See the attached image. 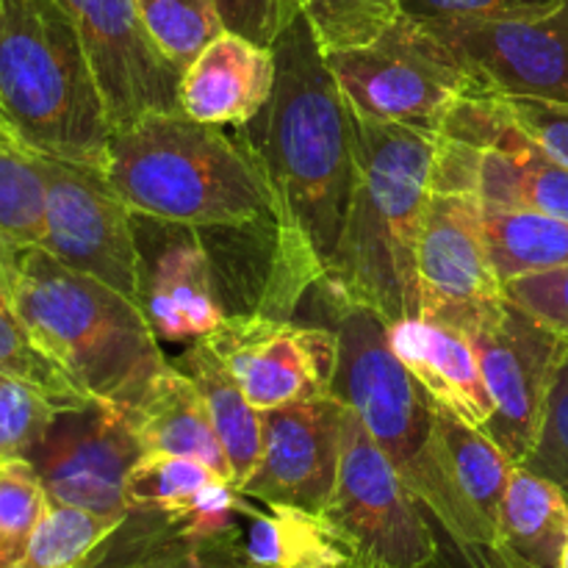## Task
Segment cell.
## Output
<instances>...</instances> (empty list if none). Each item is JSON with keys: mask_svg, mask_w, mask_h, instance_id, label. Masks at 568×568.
Masks as SVG:
<instances>
[{"mask_svg": "<svg viewBox=\"0 0 568 568\" xmlns=\"http://www.w3.org/2000/svg\"><path fill=\"white\" fill-rule=\"evenodd\" d=\"M275 89L239 142L261 166L275 214L270 281L255 314L292 320L336 264L355 192V114L300 14L272 44Z\"/></svg>", "mask_w": 568, "mask_h": 568, "instance_id": "1", "label": "cell"}, {"mask_svg": "<svg viewBox=\"0 0 568 568\" xmlns=\"http://www.w3.org/2000/svg\"><path fill=\"white\" fill-rule=\"evenodd\" d=\"M333 314L338 358L331 394L358 416L422 508L436 516L469 564L497 568L491 536L466 508L449 477L438 438V408L394 355L388 322L377 311L355 303H336Z\"/></svg>", "mask_w": 568, "mask_h": 568, "instance_id": "2", "label": "cell"}, {"mask_svg": "<svg viewBox=\"0 0 568 568\" xmlns=\"http://www.w3.org/2000/svg\"><path fill=\"white\" fill-rule=\"evenodd\" d=\"M438 136L355 116V192L333 272V303L377 311L388 325L419 316L416 239L430 200Z\"/></svg>", "mask_w": 568, "mask_h": 568, "instance_id": "3", "label": "cell"}, {"mask_svg": "<svg viewBox=\"0 0 568 568\" xmlns=\"http://www.w3.org/2000/svg\"><path fill=\"white\" fill-rule=\"evenodd\" d=\"M17 314L87 397L133 410L172 364L131 297L61 264L42 247L17 253L9 275Z\"/></svg>", "mask_w": 568, "mask_h": 568, "instance_id": "4", "label": "cell"}, {"mask_svg": "<svg viewBox=\"0 0 568 568\" xmlns=\"http://www.w3.org/2000/svg\"><path fill=\"white\" fill-rule=\"evenodd\" d=\"M105 178L133 214L200 231L275 227L270 186L247 148L183 111L111 131Z\"/></svg>", "mask_w": 568, "mask_h": 568, "instance_id": "5", "label": "cell"}, {"mask_svg": "<svg viewBox=\"0 0 568 568\" xmlns=\"http://www.w3.org/2000/svg\"><path fill=\"white\" fill-rule=\"evenodd\" d=\"M0 111L33 153L105 170L111 122L59 0H0Z\"/></svg>", "mask_w": 568, "mask_h": 568, "instance_id": "6", "label": "cell"}, {"mask_svg": "<svg viewBox=\"0 0 568 568\" xmlns=\"http://www.w3.org/2000/svg\"><path fill=\"white\" fill-rule=\"evenodd\" d=\"M327 67L361 120L438 136L449 111L480 83L442 37L399 14L375 42L327 50Z\"/></svg>", "mask_w": 568, "mask_h": 568, "instance_id": "7", "label": "cell"}, {"mask_svg": "<svg viewBox=\"0 0 568 568\" xmlns=\"http://www.w3.org/2000/svg\"><path fill=\"white\" fill-rule=\"evenodd\" d=\"M322 516L347 555L344 568H427L438 555L422 503L349 408L338 480Z\"/></svg>", "mask_w": 568, "mask_h": 568, "instance_id": "8", "label": "cell"}, {"mask_svg": "<svg viewBox=\"0 0 568 568\" xmlns=\"http://www.w3.org/2000/svg\"><path fill=\"white\" fill-rule=\"evenodd\" d=\"M469 338L494 399V416L483 430L521 466L541 430L544 408L568 338L508 297L471 327Z\"/></svg>", "mask_w": 568, "mask_h": 568, "instance_id": "9", "label": "cell"}, {"mask_svg": "<svg viewBox=\"0 0 568 568\" xmlns=\"http://www.w3.org/2000/svg\"><path fill=\"white\" fill-rule=\"evenodd\" d=\"M144 455L125 410L100 399L61 408L26 455L50 503L128 519V475Z\"/></svg>", "mask_w": 568, "mask_h": 568, "instance_id": "10", "label": "cell"}, {"mask_svg": "<svg viewBox=\"0 0 568 568\" xmlns=\"http://www.w3.org/2000/svg\"><path fill=\"white\" fill-rule=\"evenodd\" d=\"M37 161L48 183L42 250L136 303L133 211L114 192L105 170L42 153Z\"/></svg>", "mask_w": 568, "mask_h": 568, "instance_id": "11", "label": "cell"}, {"mask_svg": "<svg viewBox=\"0 0 568 568\" xmlns=\"http://www.w3.org/2000/svg\"><path fill=\"white\" fill-rule=\"evenodd\" d=\"M416 288L419 316L458 327L466 336L503 303L477 194L430 192L416 239Z\"/></svg>", "mask_w": 568, "mask_h": 568, "instance_id": "12", "label": "cell"}, {"mask_svg": "<svg viewBox=\"0 0 568 568\" xmlns=\"http://www.w3.org/2000/svg\"><path fill=\"white\" fill-rule=\"evenodd\" d=\"M81 37L111 131L181 109L183 70L144 28L133 0H59Z\"/></svg>", "mask_w": 568, "mask_h": 568, "instance_id": "13", "label": "cell"}, {"mask_svg": "<svg viewBox=\"0 0 568 568\" xmlns=\"http://www.w3.org/2000/svg\"><path fill=\"white\" fill-rule=\"evenodd\" d=\"M205 342L255 410L331 394L338 358L333 327L266 314H231Z\"/></svg>", "mask_w": 568, "mask_h": 568, "instance_id": "14", "label": "cell"}, {"mask_svg": "<svg viewBox=\"0 0 568 568\" xmlns=\"http://www.w3.org/2000/svg\"><path fill=\"white\" fill-rule=\"evenodd\" d=\"M136 305L161 344H192L225 322L214 264L200 227L133 214Z\"/></svg>", "mask_w": 568, "mask_h": 568, "instance_id": "15", "label": "cell"}, {"mask_svg": "<svg viewBox=\"0 0 568 568\" xmlns=\"http://www.w3.org/2000/svg\"><path fill=\"white\" fill-rule=\"evenodd\" d=\"M347 405L333 394L261 410V458L239 491L322 514L342 466Z\"/></svg>", "mask_w": 568, "mask_h": 568, "instance_id": "16", "label": "cell"}, {"mask_svg": "<svg viewBox=\"0 0 568 568\" xmlns=\"http://www.w3.org/2000/svg\"><path fill=\"white\" fill-rule=\"evenodd\" d=\"M469 67L483 92L568 103V0L521 22H422Z\"/></svg>", "mask_w": 568, "mask_h": 568, "instance_id": "17", "label": "cell"}, {"mask_svg": "<svg viewBox=\"0 0 568 568\" xmlns=\"http://www.w3.org/2000/svg\"><path fill=\"white\" fill-rule=\"evenodd\" d=\"M388 342L438 410L480 430L491 422L494 399L483 381L475 344L464 331L410 316L388 325Z\"/></svg>", "mask_w": 568, "mask_h": 568, "instance_id": "18", "label": "cell"}, {"mask_svg": "<svg viewBox=\"0 0 568 568\" xmlns=\"http://www.w3.org/2000/svg\"><path fill=\"white\" fill-rule=\"evenodd\" d=\"M275 53L242 33L222 31L183 70L181 109L205 125H247L272 98Z\"/></svg>", "mask_w": 568, "mask_h": 568, "instance_id": "19", "label": "cell"}, {"mask_svg": "<svg viewBox=\"0 0 568 568\" xmlns=\"http://www.w3.org/2000/svg\"><path fill=\"white\" fill-rule=\"evenodd\" d=\"M244 568H344L347 555L322 514L294 505L239 499L231 532L222 536Z\"/></svg>", "mask_w": 568, "mask_h": 568, "instance_id": "20", "label": "cell"}, {"mask_svg": "<svg viewBox=\"0 0 568 568\" xmlns=\"http://www.w3.org/2000/svg\"><path fill=\"white\" fill-rule=\"evenodd\" d=\"M568 544V499L555 483L516 466L499 503L497 568H560Z\"/></svg>", "mask_w": 568, "mask_h": 568, "instance_id": "21", "label": "cell"}, {"mask_svg": "<svg viewBox=\"0 0 568 568\" xmlns=\"http://www.w3.org/2000/svg\"><path fill=\"white\" fill-rule=\"evenodd\" d=\"M128 419L133 422L144 453L186 455L203 460L216 475L233 483L231 460L216 438L203 397L178 366L170 364L155 377L142 403L128 410Z\"/></svg>", "mask_w": 568, "mask_h": 568, "instance_id": "22", "label": "cell"}, {"mask_svg": "<svg viewBox=\"0 0 568 568\" xmlns=\"http://www.w3.org/2000/svg\"><path fill=\"white\" fill-rule=\"evenodd\" d=\"M477 197L486 205L538 211L568 222V166L549 159L514 122L505 142L483 153Z\"/></svg>", "mask_w": 568, "mask_h": 568, "instance_id": "23", "label": "cell"}, {"mask_svg": "<svg viewBox=\"0 0 568 568\" xmlns=\"http://www.w3.org/2000/svg\"><path fill=\"white\" fill-rule=\"evenodd\" d=\"M172 366H178L197 386L216 438H220L222 449L231 460L233 483H236V488H242L261 458V442H264L261 438V410L250 405L242 386L233 381L227 366L222 364V358L205 338L189 344L172 361Z\"/></svg>", "mask_w": 568, "mask_h": 568, "instance_id": "24", "label": "cell"}, {"mask_svg": "<svg viewBox=\"0 0 568 568\" xmlns=\"http://www.w3.org/2000/svg\"><path fill=\"white\" fill-rule=\"evenodd\" d=\"M438 438H442L449 477L460 499L494 544L499 503H503L516 464L488 438L486 430L447 416L444 410H438Z\"/></svg>", "mask_w": 568, "mask_h": 568, "instance_id": "25", "label": "cell"}, {"mask_svg": "<svg viewBox=\"0 0 568 568\" xmlns=\"http://www.w3.org/2000/svg\"><path fill=\"white\" fill-rule=\"evenodd\" d=\"M483 231L503 286L568 264V222L558 216L483 203Z\"/></svg>", "mask_w": 568, "mask_h": 568, "instance_id": "26", "label": "cell"}, {"mask_svg": "<svg viewBox=\"0 0 568 568\" xmlns=\"http://www.w3.org/2000/svg\"><path fill=\"white\" fill-rule=\"evenodd\" d=\"M48 220V183L37 153L0 150V283L9 288L14 258L26 247H42Z\"/></svg>", "mask_w": 568, "mask_h": 568, "instance_id": "27", "label": "cell"}, {"mask_svg": "<svg viewBox=\"0 0 568 568\" xmlns=\"http://www.w3.org/2000/svg\"><path fill=\"white\" fill-rule=\"evenodd\" d=\"M216 480L225 477L216 475L203 460L186 455L144 453L128 475V514L153 516L170 530Z\"/></svg>", "mask_w": 568, "mask_h": 568, "instance_id": "28", "label": "cell"}, {"mask_svg": "<svg viewBox=\"0 0 568 568\" xmlns=\"http://www.w3.org/2000/svg\"><path fill=\"white\" fill-rule=\"evenodd\" d=\"M125 519L50 503L14 568H89Z\"/></svg>", "mask_w": 568, "mask_h": 568, "instance_id": "29", "label": "cell"}, {"mask_svg": "<svg viewBox=\"0 0 568 568\" xmlns=\"http://www.w3.org/2000/svg\"><path fill=\"white\" fill-rule=\"evenodd\" d=\"M139 521L133 541L111 536L89 568H244L222 538L216 541H181L153 519L128 514Z\"/></svg>", "mask_w": 568, "mask_h": 568, "instance_id": "30", "label": "cell"}, {"mask_svg": "<svg viewBox=\"0 0 568 568\" xmlns=\"http://www.w3.org/2000/svg\"><path fill=\"white\" fill-rule=\"evenodd\" d=\"M0 372L39 388L59 408H78L92 399L33 338L22 316L17 314L9 288L3 283H0Z\"/></svg>", "mask_w": 568, "mask_h": 568, "instance_id": "31", "label": "cell"}, {"mask_svg": "<svg viewBox=\"0 0 568 568\" xmlns=\"http://www.w3.org/2000/svg\"><path fill=\"white\" fill-rule=\"evenodd\" d=\"M161 53L186 70L200 50L225 31L216 0H133Z\"/></svg>", "mask_w": 568, "mask_h": 568, "instance_id": "32", "label": "cell"}, {"mask_svg": "<svg viewBox=\"0 0 568 568\" xmlns=\"http://www.w3.org/2000/svg\"><path fill=\"white\" fill-rule=\"evenodd\" d=\"M303 14L327 53L375 42L403 14V0H303Z\"/></svg>", "mask_w": 568, "mask_h": 568, "instance_id": "33", "label": "cell"}, {"mask_svg": "<svg viewBox=\"0 0 568 568\" xmlns=\"http://www.w3.org/2000/svg\"><path fill=\"white\" fill-rule=\"evenodd\" d=\"M48 508L50 497L31 460H0V566L14 568Z\"/></svg>", "mask_w": 568, "mask_h": 568, "instance_id": "34", "label": "cell"}, {"mask_svg": "<svg viewBox=\"0 0 568 568\" xmlns=\"http://www.w3.org/2000/svg\"><path fill=\"white\" fill-rule=\"evenodd\" d=\"M59 410L39 388L0 372V460L26 458Z\"/></svg>", "mask_w": 568, "mask_h": 568, "instance_id": "35", "label": "cell"}, {"mask_svg": "<svg viewBox=\"0 0 568 568\" xmlns=\"http://www.w3.org/2000/svg\"><path fill=\"white\" fill-rule=\"evenodd\" d=\"M566 0H403L416 22H521L558 11Z\"/></svg>", "mask_w": 568, "mask_h": 568, "instance_id": "36", "label": "cell"}, {"mask_svg": "<svg viewBox=\"0 0 568 568\" xmlns=\"http://www.w3.org/2000/svg\"><path fill=\"white\" fill-rule=\"evenodd\" d=\"M521 466L547 477L568 499V349L555 375L547 408H544L541 430Z\"/></svg>", "mask_w": 568, "mask_h": 568, "instance_id": "37", "label": "cell"}, {"mask_svg": "<svg viewBox=\"0 0 568 568\" xmlns=\"http://www.w3.org/2000/svg\"><path fill=\"white\" fill-rule=\"evenodd\" d=\"M505 297L568 338V264L536 275L516 277L503 286Z\"/></svg>", "mask_w": 568, "mask_h": 568, "instance_id": "38", "label": "cell"}, {"mask_svg": "<svg viewBox=\"0 0 568 568\" xmlns=\"http://www.w3.org/2000/svg\"><path fill=\"white\" fill-rule=\"evenodd\" d=\"M216 6L225 31L242 33L266 48L303 14V0H216Z\"/></svg>", "mask_w": 568, "mask_h": 568, "instance_id": "39", "label": "cell"}, {"mask_svg": "<svg viewBox=\"0 0 568 568\" xmlns=\"http://www.w3.org/2000/svg\"><path fill=\"white\" fill-rule=\"evenodd\" d=\"M514 116L516 125L558 164L568 166V103L544 98H505L499 94Z\"/></svg>", "mask_w": 568, "mask_h": 568, "instance_id": "40", "label": "cell"}, {"mask_svg": "<svg viewBox=\"0 0 568 568\" xmlns=\"http://www.w3.org/2000/svg\"><path fill=\"white\" fill-rule=\"evenodd\" d=\"M11 148H26V144L17 139L14 131H9V128L0 125V150H11Z\"/></svg>", "mask_w": 568, "mask_h": 568, "instance_id": "41", "label": "cell"}, {"mask_svg": "<svg viewBox=\"0 0 568 568\" xmlns=\"http://www.w3.org/2000/svg\"><path fill=\"white\" fill-rule=\"evenodd\" d=\"M560 568H568V544H566V549H564V560H560Z\"/></svg>", "mask_w": 568, "mask_h": 568, "instance_id": "42", "label": "cell"}, {"mask_svg": "<svg viewBox=\"0 0 568 568\" xmlns=\"http://www.w3.org/2000/svg\"><path fill=\"white\" fill-rule=\"evenodd\" d=\"M0 125H3V128H9V122H6V116H3V111H0ZM9 131H11V128H9Z\"/></svg>", "mask_w": 568, "mask_h": 568, "instance_id": "43", "label": "cell"}, {"mask_svg": "<svg viewBox=\"0 0 568 568\" xmlns=\"http://www.w3.org/2000/svg\"><path fill=\"white\" fill-rule=\"evenodd\" d=\"M0 568H3V566H0Z\"/></svg>", "mask_w": 568, "mask_h": 568, "instance_id": "44", "label": "cell"}]
</instances>
